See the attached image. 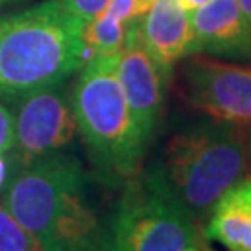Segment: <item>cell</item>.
<instances>
[{"instance_id": "4", "label": "cell", "mask_w": 251, "mask_h": 251, "mask_svg": "<svg viewBox=\"0 0 251 251\" xmlns=\"http://www.w3.org/2000/svg\"><path fill=\"white\" fill-rule=\"evenodd\" d=\"M117 54L91 56L69 91L75 125L102 180L125 182L142 171L144 142L117 78Z\"/></svg>"}, {"instance_id": "5", "label": "cell", "mask_w": 251, "mask_h": 251, "mask_svg": "<svg viewBox=\"0 0 251 251\" xmlns=\"http://www.w3.org/2000/svg\"><path fill=\"white\" fill-rule=\"evenodd\" d=\"M201 231L140 173L125 180L108 222V251H179Z\"/></svg>"}, {"instance_id": "11", "label": "cell", "mask_w": 251, "mask_h": 251, "mask_svg": "<svg viewBox=\"0 0 251 251\" xmlns=\"http://www.w3.org/2000/svg\"><path fill=\"white\" fill-rule=\"evenodd\" d=\"M201 233L231 251H251V179L244 177L224 192L201 225Z\"/></svg>"}, {"instance_id": "3", "label": "cell", "mask_w": 251, "mask_h": 251, "mask_svg": "<svg viewBox=\"0 0 251 251\" xmlns=\"http://www.w3.org/2000/svg\"><path fill=\"white\" fill-rule=\"evenodd\" d=\"M82 25L60 0L0 15V99L65 82L88 62Z\"/></svg>"}, {"instance_id": "16", "label": "cell", "mask_w": 251, "mask_h": 251, "mask_svg": "<svg viewBox=\"0 0 251 251\" xmlns=\"http://www.w3.org/2000/svg\"><path fill=\"white\" fill-rule=\"evenodd\" d=\"M17 160L11 154H4L0 152V198L4 194L6 186L9 184V180L13 177V173L17 171Z\"/></svg>"}, {"instance_id": "15", "label": "cell", "mask_w": 251, "mask_h": 251, "mask_svg": "<svg viewBox=\"0 0 251 251\" xmlns=\"http://www.w3.org/2000/svg\"><path fill=\"white\" fill-rule=\"evenodd\" d=\"M13 144H15V136H13V116L9 106L0 99V152L4 154H13Z\"/></svg>"}, {"instance_id": "2", "label": "cell", "mask_w": 251, "mask_h": 251, "mask_svg": "<svg viewBox=\"0 0 251 251\" xmlns=\"http://www.w3.org/2000/svg\"><path fill=\"white\" fill-rule=\"evenodd\" d=\"M140 177L201 227L224 192L246 177L242 130L212 117L196 121L171 136Z\"/></svg>"}, {"instance_id": "8", "label": "cell", "mask_w": 251, "mask_h": 251, "mask_svg": "<svg viewBox=\"0 0 251 251\" xmlns=\"http://www.w3.org/2000/svg\"><path fill=\"white\" fill-rule=\"evenodd\" d=\"M142 21V19H140ZM140 21L126 30L125 43L117 52V78L136 126L147 145L160 123L170 73L152 58L140 32Z\"/></svg>"}, {"instance_id": "13", "label": "cell", "mask_w": 251, "mask_h": 251, "mask_svg": "<svg viewBox=\"0 0 251 251\" xmlns=\"http://www.w3.org/2000/svg\"><path fill=\"white\" fill-rule=\"evenodd\" d=\"M151 4L152 0H108L99 13L112 19L117 25L128 28L132 23L144 17L147 9L151 8Z\"/></svg>"}, {"instance_id": "20", "label": "cell", "mask_w": 251, "mask_h": 251, "mask_svg": "<svg viewBox=\"0 0 251 251\" xmlns=\"http://www.w3.org/2000/svg\"><path fill=\"white\" fill-rule=\"evenodd\" d=\"M177 2H179L180 6L186 9L188 13H192V11H196L198 8H201L206 0H177Z\"/></svg>"}, {"instance_id": "18", "label": "cell", "mask_w": 251, "mask_h": 251, "mask_svg": "<svg viewBox=\"0 0 251 251\" xmlns=\"http://www.w3.org/2000/svg\"><path fill=\"white\" fill-rule=\"evenodd\" d=\"M244 154H246V175H250L251 179V128L244 138Z\"/></svg>"}, {"instance_id": "17", "label": "cell", "mask_w": 251, "mask_h": 251, "mask_svg": "<svg viewBox=\"0 0 251 251\" xmlns=\"http://www.w3.org/2000/svg\"><path fill=\"white\" fill-rule=\"evenodd\" d=\"M179 251H210V248H208V244H206V238L203 236V233L199 231L192 240H190L184 248H180Z\"/></svg>"}, {"instance_id": "1", "label": "cell", "mask_w": 251, "mask_h": 251, "mask_svg": "<svg viewBox=\"0 0 251 251\" xmlns=\"http://www.w3.org/2000/svg\"><path fill=\"white\" fill-rule=\"evenodd\" d=\"M0 201L43 251H108L90 175L67 149L19 166Z\"/></svg>"}, {"instance_id": "12", "label": "cell", "mask_w": 251, "mask_h": 251, "mask_svg": "<svg viewBox=\"0 0 251 251\" xmlns=\"http://www.w3.org/2000/svg\"><path fill=\"white\" fill-rule=\"evenodd\" d=\"M0 251H43L0 201Z\"/></svg>"}, {"instance_id": "19", "label": "cell", "mask_w": 251, "mask_h": 251, "mask_svg": "<svg viewBox=\"0 0 251 251\" xmlns=\"http://www.w3.org/2000/svg\"><path fill=\"white\" fill-rule=\"evenodd\" d=\"M236 2H238V8L242 11L244 21L248 23V26L251 30V0H236Z\"/></svg>"}, {"instance_id": "6", "label": "cell", "mask_w": 251, "mask_h": 251, "mask_svg": "<svg viewBox=\"0 0 251 251\" xmlns=\"http://www.w3.org/2000/svg\"><path fill=\"white\" fill-rule=\"evenodd\" d=\"M4 102L13 116V154L17 166L67 149L76 134L65 82L25 91Z\"/></svg>"}, {"instance_id": "9", "label": "cell", "mask_w": 251, "mask_h": 251, "mask_svg": "<svg viewBox=\"0 0 251 251\" xmlns=\"http://www.w3.org/2000/svg\"><path fill=\"white\" fill-rule=\"evenodd\" d=\"M190 30L188 54L251 58V30L236 0H206L201 8L192 11Z\"/></svg>"}, {"instance_id": "10", "label": "cell", "mask_w": 251, "mask_h": 251, "mask_svg": "<svg viewBox=\"0 0 251 251\" xmlns=\"http://www.w3.org/2000/svg\"><path fill=\"white\" fill-rule=\"evenodd\" d=\"M140 32L152 58L170 73L188 54L192 39L190 13L177 0H152L140 21Z\"/></svg>"}, {"instance_id": "7", "label": "cell", "mask_w": 251, "mask_h": 251, "mask_svg": "<svg viewBox=\"0 0 251 251\" xmlns=\"http://www.w3.org/2000/svg\"><path fill=\"white\" fill-rule=\"evenodd\" d=\"M182 67L184 97L216 121L251 125V63L220 62L188 54Z\"/></svg>"}, {"instance_id": "14", "label": "cell", "mask_w": 251, "mask_h": 251, "mask_svg": "<svg viewBox=\"0 0 251 251\" xmlns=\"http://www.w3.org/2000/svg\"><path fill=\"white\" fill-rule=\"evenodd\" d=\"M106 2L108 0H60V4L63 6V9H65L73 19H76L82 26L88 25L91 19L104 8Z\"/></svg>"}, {"instance_id": "21", "label": "cell", "mask_w": 251, "mask_h": 251, "mask_svg": "<svg viewBox=\"0 0 251 251\" xmlns=\"http://www.w3.org/2000/svg\"><path fill=\"white\" fill-rule=\"evenodd\" d=\"M15 2H21V0H0V8H6L9 4H15Z\"/></svg>"}]
</instances>
